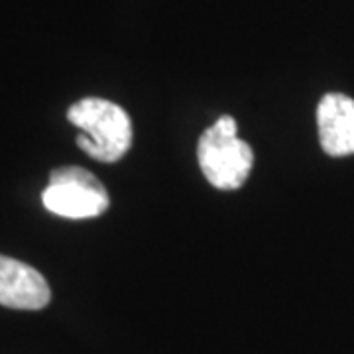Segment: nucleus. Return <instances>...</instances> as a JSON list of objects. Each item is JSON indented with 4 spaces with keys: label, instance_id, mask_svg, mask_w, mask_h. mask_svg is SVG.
<instances>
[{
    "label": "nucleus",
    "instance_id": "nucleus-4",
    "mask_svg": "<svg viewBox=\"0 0 354 354\" xmlns=\"http://www.w3.org/2000/svg\"><path fill=\"white\" fill-rule=\"evenodd\" d=\"M50 286L36 268L0 256V305L38 311L50 304Z\"/></svg>",
    "mask_w": 354,
    "mask_h": 354
},
{
    "label": "nucleus",
    "instance_id": "nucleus-5",
    "mask_svg": "<svg viewBox=\"0 0 354 354\" xmlns=\"http://www.w3.org/2000/svg\"><path fill=\"white\" fill-rule=\"evenodd\" d=\"M321 148L333 158L354 153V101L341 93L325 95L317 106Z\"/></svg>",
    "mask_w": 354,
    "mask_h": 354
},
{
    "label": "nucleus",
    "instance_id": "nucleus-3",
    "mask_svg": "<svg viewBox=\"0 0 354 354\" xmlns=\"http://www.w3.org/2000/svg\"><path fill=\"white\" fill-rule=\"evenodd\" d=\"M41 201L50 213L65 218H93L102 215L111 205L101 181L77 165L51 171L50 185L41 193Z\"/></svg>",
    "mask_w": 354,
    "mask_h": 354
},
{
    "label": "nucleus",
    "instance_id": "nucleus-2",
    "mask_svg": "<svg viewBox=\"0 0 354 354\" xmlns=\"http://www.w3.org/2000/svg\"><path fill=\"white\" fill-rule=\"evenodd\" d=\"M197 160L205 179L216 189H239L254 165L252 148L239 138L232 116H221L199 138Z\"/></svg>",
    "mask_w": 354,
    "mask_h": 354
},
{
    "label": "nucleus",
    "instance_id": "nucleus-1",
    "mask_svg": "<svg viewBox=\"0 0 354 354\" xmlns=\"http://www.w3.org/2000/svg\"><path fill=\"white\" fill-rule=\"evenodd\" d=\"M67 120L83 130L77 146L93 160L102 164L118 162L132 146V122L118 104L97 97L75 102Z\"/></svg>",
    "mask_w": 354,
    "mask_h": 354
}]
</instances>
